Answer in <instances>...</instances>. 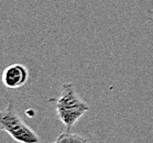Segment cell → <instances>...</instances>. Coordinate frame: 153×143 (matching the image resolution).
Segmentation results:
<instances>
[{"instance_id":"cell-2","label":"cell","mask_w":153,"mask_h":143,"mask_svg":"<svg viewBox=\"0 0 153 143\" xmlns=\"http://www.w3.org/2000/svg\"><path fill=\"white\" fill-rule=\"evenodd\" d=\"M0 129L19 143H40V138L25 123L10 101L0 113Z\"/></svg>"},{"instance_id":"cell-4","label":"cell","mask_w":153,"mask_h":143,"mask_svg":"<svg viewBox=\"0 0 153 143\" xmlns=\"http://www.w3.org/2000/svg\"><path fill=\"white\" fill-rule=\"evenodd\" d=\"M52 143H88L86 138L77 134V133H72L71 131L61 133L57 139Z\"/></svg>"},{"instance_id":"cell-3","label":"cell","mask_w":153,"mask_h":143,"mask_svg":"<svg viewBox=\"0 0 153 143\" xmlns=\"http://www.w3.org/2000/svg\"><path fill=\"white\" fill-rule=\"evenodd\" d=\"M28 70L22 64H11L2 73V83L9 89H18L27 83Z\"/></svg>"},{"instance_id":"cell-1","label":"cell","mask_w":153,"mask_h":143,"mask_svg":"<svg viewBox=\"0 0 153 143\" xmlns=\"http://www.w3.org/2000/svg\"><path fill=\"white\" fill-rule=\"evenodd\" d=\"M89 110V106L77 95L72 83H65L61 87V95L56 99V113L65 124L67 131Z\"/></svg>"}]
</instances>
